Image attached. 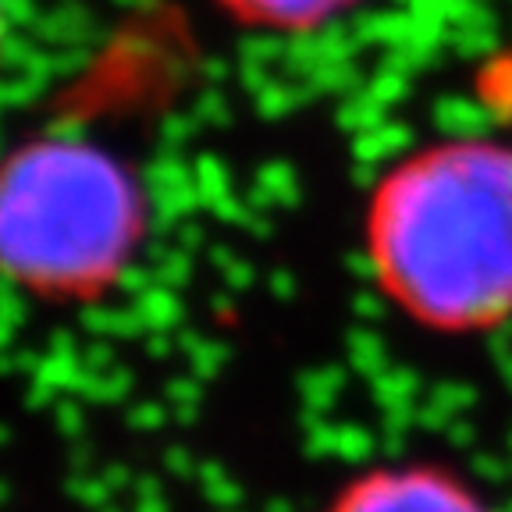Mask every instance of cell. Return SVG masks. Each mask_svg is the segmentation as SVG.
Masks as SVG:
<instances>
[{
    "mask_svg": "<svg viewBox=\"0 0 512 512\" xmlns=\"http://www.w3.org/2000/svg\"><path fill=\"white\" fill-rule=\"evenodd\" d=\"M153 196L132 160L93 136L40 132L0 168V267L40 306L111 299L143 260Z\"/></svg>",
    "mask_w": 512,
    "mask_h": 512,
    "instance_id": "obj_2",
    "label": "cell"
},
{
    "mask_svg": "<svg viewBox=\"0 0 512 512\" xmlns=\"http://www.w3.org/2000/svg\"><path fill=\"white\" fill-rule=\"evenodd\" d=\"M317 512H502L456 463L438 456H392L338 480Z\"/></svg>",
    "mask_w": 512,
    "mask_h": 512,
    "instance_id": "obj_3",
    "label": "cell"
},
{
    "mask_svg": "<svg viewBox=\"0 0 512 512\" xmlns=\"http://www.w3.org/2000/svg\"><path fill=\"white\" fill-rule=\"evenodd\" d=\"M356 232L370 288L402 324L445 342L512 328V139L402 150L370 178Z\"/></svg>",
    "mask_w": 512,
    "mask_h": 512,
    "instance_id": "obj_1",
    "label": "cell"
},
{
    "mask_svg": "<svg viewBox=\"0 0 512 512\" xmlns=\"http://www.w3.org/2000/svg\"><path fill=\"white\" fill-rule=\"evenodd\" d=\"M224 15L242 29L274 32V36H303L317 32L352 11L360 0H214Z\"/></svg>",
    "mask_w": 512,
    "mask_h": 512,
    "instance_id": "obj_4",
    "label": "cell"
}]
</instances>
